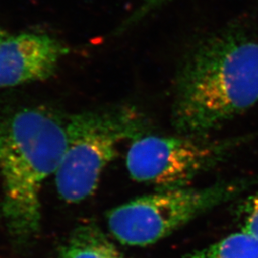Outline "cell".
Returning a JSON list of instances; mask_svg holds the SVG:
<instances>
[{
  "label": "cell",
  "mask_w": 258,
  "mask_h": 258,
  "mask_svg": "<svg viewBox=\"0 0 258 258\" xmlns=\"http://www.w3.org/2000/svg\"><path fill=\"white\" fill-rule=\"evenodd\" d=\"M171 123L178 134L212 136L258 102V38L242 24L204 37L176 78Z\"/></svg>",
  "instance_id": "obj_1"
},
{
  "label": "cell",
  "mask_w": 258,
  "mask_h": 258,
  "mask_svg": "<svg viewBox=\"0 0 258 258\" xmlns=\"http://www.w3.org/2000/svg\"><path fill=\"white\" fill-rule=\"evenodd\" d=\"M67 119L43 106L0 113V179L4 216L12 231L27 237L40 218L39 194L67 148Z\"/></svg>",
  "instance_id": "obj_2"
},
{
  "label": "cell",
  "mask_w": 258,
  "mask_h": 258,
  "mask_svg": "<svg viewBox=\"0 0 258 258\" xmlns=\"http://www.w3.org/2000/svg\"><path fill=\"white\" fill-rule=\"evenodd\" d=\"M151 132L148 117L133 105L85 111L67 118V148L55 173L58 195L80 203L96 190L122 143Z\"/></svg>",
  "instance_id": "obj_3"
},
{
  "label": "cell",
  "mask_w": 258,
  "mask_h": 258,
  "mask_svg": "<svg viewBox=\"0 0 258 258\" xmlns=\"http://www.w3.org/2000/svg\"><path fill=\"white\" fill-rule=\"evenodd\" d=\"M252 182L241 180L204 188L159 189L108 212V230L123 245L148 246L170 235L204 212L227 202Z\"/></svg>",
  "instance_id": "obj_4"
},
{
  "label": "cell",
  "mask_w": 258,
  "mask_h": 258,
  "mask_svg": "<svg viewBox=\"0 0 258 258\" xmlns=\"http://www.w3.org/2000/svg\"><path fill=\"white\" fill-rule=\"evenodd\" d=\"M255 137L258 132L223 139L148 133L131 142L126 167L133 180L159 189L185 187Z\"/></svg>",
  "instance_id": "obj_5"
},
{
  "label": "cell",
  "mask_w": 258,
  "mask_h": 258,
  "mask_svg": "<svg viewBox=\"0 0 258 258\" xmlns=\"http://www.w3.org/2000/svg\"><path fill=\"white\" fill-rule=\"evenodd\" d=\"M68 53V47L45 34L7 37L0 44V89L46 81Z\"/></svg>",
  "instance_id": "obj_6"
},
{
  "label": "cell",
  "mask_w": 258,
  "mask_h": 258,
  "mask_svg": "<svg viewBox=\"0 0 258 258\" xmlns=\"http://www.w3.org/2000/svg\"><path fill=\"white\" fill-rule=\"evenodd\" d=\"M61 258L123 257L102 231L92 227H83L70 238Z\"/></svg>",
  "instance_id": "obj_7"
},
{
  "label": "cell",
  "mask_w": 258,
  "mask_h": 258,
  "mask_svg": "<svg viewBox=\"0 0 258 258\" xmlns=\"http://www.w3.org/2000/svg\"><path fill=\"white\" fill-rule=\"evenodd\" d=\"M185 258H258V237L241 230Z\"/></svg>",
  "instance_id": "obj_8"
},
{
  "label": "cell",
  "mask_w": 258,
  "mask_h": 258,
  "mask_svg": "<svg viewBox=\"0 0 258 258\" xmlns=\"http://www.w3.org/2000/svg\"><path fill=\"white\" fill-rule=\"evenodd\" d=\"M168 1L169 0H142L138 7L116 29L115 35H120L128 31L129 29L136 26L141 21L148 18L154 11L165 5Z\"/></svg>",
  "instance_id": "obj_9"
},
{
  "label": "cell",
  "mask_w": 258,
  "mask_h": 258,
  "mask_svg": "<svg viewBox=\"0 0 258 258\" xmlns=\"http://www.w3.org/2000/svg\"><path fill=\"white\" fill-rule=\"evenodd\" d=\"M240 214L242 230L258 237V191L249 195L242 204Z\"/></svg>",
  "instance_id": "obj_10"
},
{
  "label": "cell",
  "mask_w": 258,
  "mask_h": 258,
  "mask_svg": "<svg viewBox=\"0 0 258 258\" xmlns=\"http://www.w3.org/2000/svg\"><path fill=\"white\" fill-rule=\"evenodd\" d=\"M9 37L8 35H7V33L3 30V29H1L0 28V44L7 38V37Z\"/></svg>",
  "instance_id": "obj_11"
}]
</instances>
